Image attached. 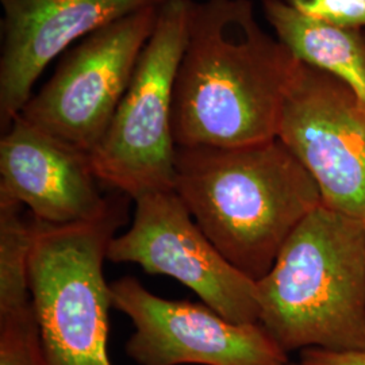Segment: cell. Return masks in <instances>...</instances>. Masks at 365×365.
<instances>
[{"label": "cell", "mask_w": 365, "mask_h": 365, "mask_svg": "<svg viewBox=\"0 0 365 365\" xmlns=\"http://www.w3.org/2000/svg\"><path fill=\"white\" fill-rule=\"evenodd\" d=\"M300 365H365V351H327L309 348L299 352Z\"/></svg>", "instance_id": "16"}, {"label": "cell", "mask_w": 365, "mask_h": 365, "mask_svg": "<svg viewBox=\"0 0 365 365\" xmlns=\"http://www.w3.org/2000/svg\"><path fill=\"white\" fill-rule=\"evenodd\" d=\"M90 155L18 115L0 141V196L34 220L76 225L101 220L113 205L96 187Z\"/></svg>", "instance_id": "11"}, {"label": "cell", "mask_w": 365, "mask_h": 365, "mask_svg": "<svg viewBox=\"0 0 365 365\" xmlns=\"http://www.w3.org/2000/svg\"><path fill=\"white\" fill-rule=\"evenodd\" d=\"M107 259L176 279L232 322H260L256 282L222 256L175 190L135 199L133 225L111 240Z\"/></svg>", "instance_id": "7"}, {"label": "cell", "mask_w": 365, "mask_h": 365, "mask_svg": "<svg viewBox=\"0 0 365 365\" xmlns=\"http://www.w3.org/2000/svg\"><path fill=\"white\" fill-rule=\"evenodd\" d=\"M0 125L7 130L45 68L92 33L164 0H0Z\"/></svg>", "instance_id": "10"}, {"label": "cell", "mask_w": 365, "mask_h": 365, "mask_svg": "<svg viewBox=\"0 0 365 365\" xmlns=\"http://www.w3.org/2000/svg\"><path fill=\"white\" fill-rule=\"evenodd\" d=\"M299 64L262 29L250 0L195 1L173 93L176 146L238 148L277 138Z\"/></svg>", "instance_id": "1"}, {"label": "cell", "mask_w": 365, "mask_h": 365, "mask_svg": "<svg viewBox=\"0 0 365 365\" xmlns=\"http://www.w3.org/2000/svg\"><path fill=\"white\" fill-rule=\"evenodd\" d=\"M126 212L113 200L101 220L56 226L34 220L29 284L46 365H113L107 353L111 288L103 262Z\"/></svg>", "instance_id": "4"}, {"label": "cell", "mask_w": 365, "mask_h": 365, "mask_svg": "<svg viewBox=\"0 0 365 365\" xmlns=\"http://www.w3.org/2000/svg\"><path fill=\"white\" fill-rule=\"evenodd\" d=\"M194 6V0L163 1L130 86L90 153L96 179L134 200L175 188L173 93Z\"/></svg>", "instance_id": "5"}, {"label": "cell", "mask_w": 365, "mask_h": 365, "mask_svg": "<svg viewBox=\"0 0 365 365\" xmlns=\"http://www.w3.org/2000/svg\"><path fill=\"white\" fill-rule=\"evenodd\" d=\"M22 205L0 196V314L31 304L29 262L36 226L22 215Z\"/></svg>", "instance_id": "13"}, {"label": "cell", "mask_w": 365, "mask_h": 365, "mask_svg": "<svg viewBox=\"0 0 365 365\" xmlns=\"http://www.w3.org/2000/svg\"><path fill=\"white\" fill-rule=\"evenodd\" d=\"M302 15L331 25L365 30V0H284Z\"/></svg>", "instance_id": "15"}, {"label": "cell", "mask_w": 365, "mask_h": 365, "mask_svg": "<svg viewBox=\"0 0 365 365\" xmlns=\"http://www.w3.org/2000/svg\"><path fill=\"white\" fill-rule=\"evenodd\" d=\"M276 38L302 64L339 78L365 105V30L302 15L284 0H261Z\"/></svg>", "instance_id": "12"}, {"label": "cell", "mask_w": 365, "mask_h": 365, "mask_svg": "<svg viewBox=\"0 0 365 365\" xmlns=\"http://www.w3.org/2000/svg\"><path fill=\"white\" fill-rule=\"evenodd\" d=\"M0 365H46L33 302L0 314Z\"/></svg>", "instance_id": "14"}, {"label": "cell", "mask_w": 365, "mask_h": 365, "mask_svg": "<svg viewBox=\"0 0 365 365\" xmlns=\"http://www.w3.org/2000/svg\"><path fill=\"white\" fill-rule=\"evenodd\" d=\"M277 138L313 176L325 207L365 221V105L345 83L300 63Z\"/></svg>", "instance_id": "8"}, {"label": "cell", "mask_w": 365, "mask_h": 365, "mask_svg": "<svg viewBox=\"0 0 365 365\" xmlns=\"http://www.w3.org/2000/svg\"><path fill=\"white\" fill-rule=\"evenodd\" d=\"M287 365H300L299 363H292V361H289Z\"/></svg>", "instance_id": "17"}, {"label": "cell", "mask_w": 365, "mask_h": 365, "mask_svg": "<svg viewBox=\"0 0 365 365\" xmlns=\"http://www.w3.org/2000/svg\"><path fill=\"white\" fill-rule=\"evenodd\" d=\"M158 9L130 14L81 39L19 115L90 155L130 86Z\"/></svg>", "instance_id": "6"}, {"label": "cell", "mask_w": 365, "mask_h": 365, "mask_svg": "<svg viewBox=\"0 0 365 365\" xmlns=\"http://www.w3.org/2000/svg\"><path fill=\"white\" fill-rule=\"evenodd\" d=\"M257 284L260 322L286 351H365V221L324 205Z\"/></svg>", "instance_id": "3"}, {"label": "cell", "mask_w": 365, "mask_h": 365, "mask_svg": "<svg viewBox=\"0 0 365 365\" xmlns=\"http://www.w3.org/2000/svg\"><path fill=\"white\" fill-rule=\"evenodd\" d=\"M113 306L134 333L126 353L138 365H287L288 353L261 324H235L207 304L156 297L134 277L113 284Z\"/></svg>", "instance_id": "9"}, {"label": "cell", "mask_w": 365, "mask_h": 365, "mask_svg": "<svg viewBox=\"0 0 365 365\" xmlns=\"http://www.w3.org/2000/svg\"><path fill=\"white\" fill-rule=\"evenodd\" d=\"M175 172L173 190L197 226L255 282L322 206L313 176L279 138L238 148L178 146Z\"/></svg>", "instance_id": "2"}]
</instances>
